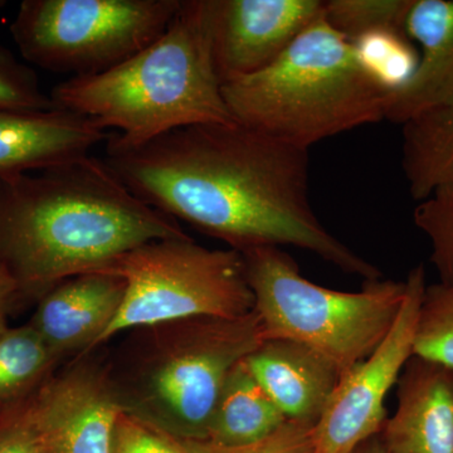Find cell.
<instances>
[{
  "mask_svg": "<svg viewBox=\"0 0 453 453\" xmlns=\"http://www.w3.org/2000/svg\"><path fill=\"white\" fill-rule=\"evenodd\" d=\"M104 160L146 204L228 249L294 246L365 281L381 279L312 210L308 149L232 122L181 127L138 145L112 133Z\"/></svg>",
  "mask_w": 453,
  "mask_h": 453,
  "instance_id": "obj_1",
  "label": "cell"
},
{
  "mask_svg": "<svg viewBox=\"0 0 453 453\" xmlns=\"http://www.w3.org/2000/svg\"><path fill=\"white\" fill-rule=\"evenodd\" d=\"M188 235L91 154L0 178V262L26 303L70 277L101 273L142 244Z\"/></svg>",
  "mask_w": 453,
  "mask_h": 453,
  "instance_id": "obj_2",
  "label": "cell"
},
{
  "mask_svg": "<svg viewBox=\"0 0 453 453\" xmlns=\"http://www.w3.org/2000/svg\"><path fill=\"white\" fill-rule=\"evenodd\" d=\"M125 144L201 124H232L211 53L208 0H183L165 32L111 70L70 77L50 91Z\"/></svg>",
  "mask_w": 453,
  "mask_h": 453,
  "instance_id": "obj_3",
  "label": "cell"
},
{
  "mask_svg": "<svg viewBox=\"0 0 453 453\" xmlns=\"http://www.w3.org/2000/svg\"><path fill=\"white\" fill-rule=\"evenodd\" d=\"M265 342L253 309L241 318L193 316L129 330L106 359L122 412L181 440H207L229 372Z\"/></svg>",
  "mask_w": 453,
  "mask_h": 453,
  "instance_id": "obj_4",
  "label": "cell"
},
{
  "mask_svg": "<svg viewBox=\"0 0 453 453\" xmlns=\"http://www.w3.org/2000/svg\"><path fill=\"white\" fill-rule=\"evenodd\" d=\"M238 124L308 149L386 120L390 92L369 79L353 44L323 16L265 70L222 86Z\"/></svg>",
  "mask_w": 453,
  "mask_h": 453,
  "instance_id": "obj_5",
  "label": "cell"
},
{
  "mask_svg": "<svg viewBox=\"0 0 453 453\" xmlns=\"http://www.w3.org/2000/svg\"><path fill=\"white\" fill-rule=\"evenodd\" d=\"M241 253L265 342H300L326 357L342 377L380 347L404 301L405 281L378 279L357 292L333 290L301 275L281 247Z\"/></svg>",
  "mask_w": 453,
  "mask_h": 453,
  "instance_id": "obj_6",
  "label": "cell"
},
{
  "mask_svg": "<svg viewBox=\"0 0 453 453\" xmlns=\"http://www.w3.org/2000/svg\"><path fill=\"white\" fill-rule=\"evenodd\" d=\"M98 273L122 277L127 294L97 348L146 325L193 316L241 318L255 309L242 253L207 249L189 235L142 244Z\"/></svg>",
  "mask_w": 453,
  "mask_h": 453,
  "instance_id": "obj_7",
  "label": "cell"
},
{
  "mask_svg": "<svg viewBox=\"0 0 453 453\" xmlns=\"http://www.w3.org/2000/svg\"><path fill=\"white\" fill-rule=\"evenodd\" d=\"M183 0H25L11 25L29 64L70 77L111 70L165 32Z\"/></svg>",
  "mask_w": 453,
  "mask_h": 453,
  "instance_id": "obj_8",
  "label": "cell"
},
{
  "mask_svg": "<svg viewBox=\"0 0 453 453\" xmlns=\"http://www.w3.org/2000/svg\"><path fill=\"white\" fill-rule=\"evenodd\" d=\"M426 288V268L419 265L405 279L404 301L388 335L371 356L340 378L315 423V453H350L380 434L387 421V395L413 357Z\"/></svg>",
  "mask_w": 453,
  "mask_h": 453,
  "instance_id": "obj_9",
  "label": "cell"
},
{
  "mask_svg": "<svg viewBox=\"0 0 453 453\" xmlns=\"http://www.w3.org/2000/svg\"><path fill=\"white\" fill-rule=\"evenodd\" d=\"M27 419L47 453H112L113 429L122 412L106 359L80 354L26 401Z\"/></svg>",
  "mask_w": 453,
  "mask_h": 453,
  "instance_id": "obj_10",
  "label": "cell"
},
{
  "mask_svg": "<svg viewBox=\"0 0 453 453\" xmlns=\"http://www.w3.org/2000/svg\"><path fill=\"white\" fill-rule=\"evenodd\" d=\"M211 53L220 83L265 70L318 18L321 0H208Z\"/></svg>",
  "mask_w": 453,
  "mask_h": 453,
  "instance_id": "obj_11",
  "label": "cell"
},
{
  "mask_svg": "<svg viewBox=\"0 0 453 453\" xmlns=\"http://www.w3.org/2000/svg\"><path fill=\"white\" fill-rule=\"evenodd\" d=\"M127 281L112 273H83L59 282L38 301L29 323L50 350L65 359L88 353L118 315Z\"/></svg>",
  "mask_w": 453,
  "mask_h": 453,
  "instance_id": "obj_12",
  "label": "cell"
},
{
  "mask_svg": "<svg viewBox=\"0 0 453 453\" xmlns=\"http://www.w3.org/2000/svg\"><path fill=\"white\" fill-rule=\"evenodd\" d=\"M396 399L380 432L387 453H453V368L413 356Z\"/></svg>",
  "mask_w": 453,
  "mask_h": 453,
  "instance_id": "obj_13",
  "label": "cell"
},
{
  "mask_svg": "<svg viewBox=\"0 0 453 453\" xmlns=\"http://www.w3.org/2000/svg\"><path fill=\"white\" fill-rule=\"evenodd\" d=\"M109 134L81 113L0 110V178L50 169L88 157Z\"/></svg>",
  "mask_w": 453,
  "mask_h": 453,
  "instance_id": "obj_14",
  "label": "cell"
},
{
  "mask_svg": "<svg viewBox=\"0 0 453 453\" xmlns=\"http://www.w3.org/2000/svg\"><path fill=\"white\" fill-rule=\"evenodd\" d=\"M405 33L421 53L410 81L389 94L386 120L399 125L453 104V0H413Z\"/></svg>",
  "mask_w": 453,
  "mask_h": 453,
  "instance_id": "obj_15",
  "label": "cell"
},
{
  "mask_svg": "<svg viewBox=\"0 0 453 453\" xmlns=\"http://www.w3.org/2000/svg\"><path fill=\"white\" fill-rule=\"evenodd\" d=\"M246 363L286 419L294 421L318 422L342 378L326 357L291 340H266Z\"/></svg>",
  "mask_w": 453,
  "mask_h": 453,
  "instance_id": "obj_16",
  "label": "cell"
},
{
  "mask_svg": "<svg viewBox=\"0 0 453 453\" xmlns=\"http://www.w3.org/2000/svg\"><path fill=\"white\" fill-rule=\"evenodd\" d=\"M286 421L244 359L223 384L207 441L226 447L251 445L273 434Z\"/></svg>",
  "mask_w": 453,
  "mask_h": 453,
  "instance_id": "obj_17",
  "label": "cell"
},
{
  "mask_svg": "<svg viewBox=\"0 0 453 453\" xmlns=\"http://www.w3.org/2000/svg\"><path fill=\"white\" fill-rule=\"evenodd\" d=\"M402 166L417 202L453 183V104L405 122Z\"/></svg>",
  "mask_w": 453,
  "mask_h": 453,
  "instance_id": "obj_18",
  "label": "cell"
},
{
  "mask_svg": "<svg viewBox=\"0 0 453 453\" xmlns=\"http://www.w3.org/2000/svg\"><path fill=\"white\" fill-rule=\"evenodd\" d=\"M61 360L29 324L0 334V411L29 398Z\"/></svg>",
  "mask_w": 453,
  "mask_h": 453,
  "instance_id": "obj_19",
  "label": "cell"
},
{
  "mask_svg": "<svg viewBox=\"0 0 453 453\" xmlns=\"http://www.w3.org/2000/svg\"><path fill=\"white\" fill-rule=\"evenodd\" d=\"M357 62L369 79L387 92H395L410 81L419 53L404 32L378 29L351 41Z\"/></svg>",
  "mask_w": 453,
  "mask_h": 453,
  "instance_id": "obj_20",
  "label": "cell"
},
{
  "mask_svg": "<svg viewBox=\"0 0 453 453\" xmlns=\"http://www.w3.org/2000/svg\"><path fill=\"white\" fill-rule=\"evenodd\" d=\"M413 356L453 368V285L438 282L426 288Z\"/></svg>",
  "mask_w": 453,
  "mask_h": 453,
  "instance_id": "obj_21",
  "label": "cell"
},
{
  "mask_svg": "<svg viewBox=\"0 0 453 453\" xmlns=\"http://www.w3.org/2000/svg\"><path fill=\"white\" fill-rule=\"evenodd\" d=\"M412 4L413 0H329L324 2V18L351 42L378 29L405 33V20Z\"/></svg>",
  "mask_w": 453,
  "mask_h": 453,
  "instance_id": "obj_22",
  "label": "cell"
},
{
  "mask_svg": "<svg viewBox=\"0 0 453 453\" xmlns=\"http://www.w3.org/2000/svg\"><path fill=\"white\" fill-rule=\"evenodd\" d=\"M414 225L427 237L429 261L440 282L453 285V183L437 188L417 205Z\"/></svg>",
  "mask_w": 453,
  "mask_h": 453,
  "instance_id": "obj_23",
  "label": "cell"
},
{
  "mask_svg": "<svg viewBox=\"0 0 453 453\" xmlns=\"http://www.w3.org/2000/svg\"><path fill=\"white\" fill-rule=\"evenodd\" d=\"M55 107L50 95L42 89L35 70L0 46V110L49 111Z\"/></svg>",
  "mask_w": 453,
  "mask_h": 453,
  "instance_id": "obj_24",
  "label": "cell"
},
{
  "mask_svg": "<svg viewBox=\"0 0 453 453\" xmlns=\"http://www.w3.org/2000/svg\"><path fill=\"white\" fill-rule=\"evenodd\" d=\"M315 423L288 419L270 436L251 445L226 447L211 441L184 440L190 453H315Z\"/></svg>",
  "mask_w": 453,
  "mask_h": 453,
  "instance_id": "obj_25",
  "label": "cell"
},
{
  "mask_svg": "<svg viewBox=\"0 0 453 453\" xmlns=\"http://www.w3.org/2000/svg\"><path fill=\"white\" fill-rule=\"evenodd\" d=\"M112 453H190L181 438L127 412L113 429Z\"/></svg>",
  "mask_w": 453,
  "mask_h": 453,
  "instance_id": "obj_26",
  "label": "cell"
},
{
  "mask_svg": "<svg viewBox=\"0 0 453 453\" xmlns=\"http://www.w3.org/2000/svg\"><path fill=\"white\" fill-rule=\"evenodd\" d=\"M0 453H47L27 419L23 402L0 411Z\"/></svg>",
  "mask_w": 453,
  "mask_h": 453,
  "instance_id": "obj_27",
  "label": "cell"
},
{
  "mask_svg": "<svg viewBox=\"0 0 453 453\" xmlns=\"http://www.w3.org/2000/svg\"><path fill=\"white\" fill-rule=\"evenodd\" d=\"M25 303L16 280L0 262V318L7 319L12 310L19 308Z\"/></svg>",
  "mask_w": 453,
  "mask_h": 453,
  "instance_id": "obj_28",
  "label": "cell"
},
{
  "mask_svg": "<svg viewBox=\"0 0 453 453\" xmlns=\"http://www.w3.org/2000/svg\"><path fill=\"white\" fill-rule=\"evenodd\" d=\"M350 453H387L386 447L381 442L380 434H375L365 442L360 443L359 446L356 447Z\"/></svg>",
  "mask_w": 453,
  "mask_h": 453,
  "instance_id": "obj_29",
  "label": "cell"
},
{
  "mask_svg": "<svg viewBox=\"0 0 453 453\" xmlns=\"http://www.w3.org/2000/svg\"><path fill=\"white\" fill-rule=\"evenodd\" d=\"M7 329V319L0 318V334L4 333Z\"/></svg>",
  "mask_w": 453,
  "mask_h": 453,
  "instance_id": "obj_30",
  "label": "cell"
}]
</instances>
